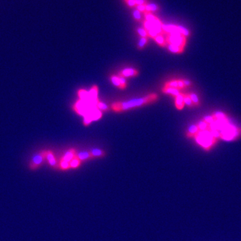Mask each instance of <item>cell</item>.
<instances>
[{
  "label": "cell",
  "instance_id": "cell-27",
  "mask_svg": "<svg viewBox=\"0 0 241 241\" xmlns=\"http://www.w3.org/2000/svg\"><path fill=\"white\" fill-rule=\"evenodd\" d=\"M60 167L62 169H64V170L68 169L70 168V162L61 160L60 163Z\"/></svg>",
  "mask_w": 241,
  "mask_h": 241
},
{
  "label": "cell",
  "instance_id": "cell-34",
  "mask_svg": "<svg viewBox=\"0 0 241 241\" xmlns=\"http://www.w3.org/2000/svg\"><path fill=\"white\" fill-rule=\"evenodd\" d=\"M182 81H183V82H184V85H185V86L186 87H187V86H191V85H192V82H191L190 81H188V80H184V79H182Z\"/></svg>",
  "mask_w": 241,
  "mask_h": 241
},
{
  "label": "cell",
  "instance_id": "cell-32",
  "mask_svg": "<svg viewBox=\"0 0 241 241\" xmlns=\"http://www.w3.org/2000/svg\"><path fill=\"white\" fill-rule=\"evenodd\" d=\"M136 5L138 6H142L146 5V0H135Z\"/></svg>",
  "mask_w": 241,
  "mask_h": 241
},
{
  "label": "cell",
  "instance_id": "cell-29",
  "mask_svg": "<svg viewBox=\"0 0 241 241\" xmlns=\"http://www.w3.org/2000/svg\"><path fill=\"white\" fill-rule=\"evenodd\" d=\"M133 16H134V19L137 21H141V12L138 10H135L134 11H133Z\"/></svg>",
  "mask_w": 241,
  "mask_h": 241
},
{
  "label": "cell",
  "instance_id": "cell-24",
  "mask_svg": "<svg viewBox=\"0 0 241 241\" xmlns=\"http://www.w3.org/2000/svg\"><path fill=\"white\" fill-rule=\"evenodd\" d=\"M96 106L99 109H100L103 112H106L109 110V107H108L105 103L100 102V101L97 102Z\"/></svg>",
  "mask_w": 241,
  "mask_h": 241
},
{
  "label": "cell",
  "instance_id": "cell-20",
  "mask_svg": "<svg viewBox=\"0 0 241 241\" xmlns=\"http://www.w3.org/2000/svg\"><path fill=\"white\" fill-rule=\"evenodd\" d=\"M188 94V96L190 97L191 100L192 101L193 103L194 104L195 107H198L199 105H200V101H199V99L196 94L191 93V94Z\"/></svg>",
  "mask_w": 241,
  "mask_h": 241
},
{
  "label": "cell",
  "instance_id": "cell-30",
  "mask_svg": "<svg viewBox=\"0 0 241 241\" xmlns=\"http://www.w3.org/2000/svg\"><path fill=\"white\" fill-rule=\"evenodd\" d=\"M177 85H178V89L179 90H182L183 89L185 88V85L184 84V82H183L182 80H177Z\"/></svg>",
  "mask_w": 241,
  "mask_h": 241
},
{
  "label": "cell",
  "instance_id": "cell-16",
  "mask_svg": "<svg viewBox=\"0 0 241 241\" xmlns=\"http://www.w3.org/2000/svg\"><path fill=\"white\" fill-rule=\"evenodd\" d=\"M157 42V44L160 45L161 47H166L167 46V43L165 38H164L162 35H158L155 38H153Z\"/></svg>",
  "mask_w": 241,
  "mask_h": 241
},
{
  "label": "cell",
  "instance_id": "cell-25",
  "mask_svg": "<svg viewBox=\"0 0 241 241\" xmlns=\"http://www.w3.org/2000/svg\"><path fill=\"white\" fill-rule=\"evenodd\" d=\"M137 32H138V34L141 37V38H147L149 36L147 31L144 28H138L137 29Z\"/></svg>",
  "mask_w": 241,
  "mask_h": 241
},
{
  "label": "cell",
  "instance_id": "cell-21",
  "mask_svg": "<svg viewBox=\"0 0 241 241\" xmlns=\"http://www.w3.org/2000/svg\"><path fill=\"white\" fill-rule=\"evenodd\" d=\"M81 161L78 160L77 157H75L72 161H70V168H77L81 165Z\"/></svg>",
  "mask_w": 241,
  "mask_h": 241
},
{
  "label": "cell",
  "instance_id": "cell-18",
  "mask_svg": "<svg viewBox=\"0 0 241 241\" xmlns=\"http://www.w3.org/2000/svg\"><path fill=\"white\" fill-rule=\"evenodd\" d=\"M147 43H148L147 38H141L138 42L137 48H138V50H142L145 47V46L147 44Z\"/></svg>",
  "mask_w": 241,
  "mask_h": 241
},
{
  "label": "cell",
  "instance_id": "cell-14",
  "mask_svg": "<svg viewBox=\"0 0 241 241\" xmlns=\"http://www.w3.org/2000/svg\"><path fill=\"white\" fill-rule=\"evenodd\" d=\"M78 95L79 98L81 99V100L85 101L86 100H88V99L90 98V95L89 91H86L85 90H79L78 92Z\"/></svg>",
  "mask_w": 241,
  "mask_h": 241
},
{
  "label": "cell",
  "instance_id": "cell-6",
  "mask_svg": "<svg viewBox=\"0 0 241 241\" xmlns=\"http://www.w3.org/2000/svg\"><path fill=\"white\" fill-rule=\"evenodd\" d=\"M184 94L181 93L175 97V106L177 110H182L184 109L185 103L184 101Z\"/></svg>",
  "mask_w": 241,
  "mask_h": 241
},
{
  "label": "cell",
  "instance_id": "cell-15",
  "mask_svg": "<svg viewBox=\"0 0 241 241\" xmlns=\"http://www.w3.org/2000/svg\"><path fill=\"white\" fill-rule=\"evenodd\" d=\"M47 159L48 160L49 164L52 166H55L56 164V161L55 157V156H54L53 153L51 151H46V156Z\"/></svg>",
  "mask_w": 241,
  "mask_h": 241
},
{
  "label": "cell",
  "instance_id": "cell-26",
  "mask_svg": "<svg viewBox=\"0 0 241 241\" xmlns=\"http://www.w3.org/2000/svg\"><path fill=\"white\" fill-rule=\"evenodd\" d=\"M177 28H178V30H179V32L181 34L186 37H188L190 36V32L188 29H186V28L180 26H177Z\"/></svg>",
  "mask_w": 241,
  "mask_h": 241
},
{
  "label": "cell",
  "instance_id": "cell-2",
  "mask_svg": "<svg viewBox=\"0 0 241 241\" xmlns=\"http://www.w3.org/2000/svg\"><path fill=\"white\" fill-rule=\"evenodd\" d=\"M197 143L206 149H208L216 142V138L211 134L209 130L199 131L194 135Z\"/></svg>",
  "mask_w": 241,
  "mask_h": 241
},
{
  "label": "cell",
  "instance_id": "cell-8",
  "mask_svg": "<svg viewBox=\"0 0 241 241\" xmlns=\"http://www.w3.org/2000/svg\"><path fill=\"white\" fill-rule=\"evenodd\" d=\"M75 157H76V149H70L65 153V155L63 156V157H62V160L68 162H70V161H72Z\"/></svg>",
  "mask_w": 241,
  "mask_h": 241
},
{
  "label": "cell",
  "instance_id": "cell-11",
  "mask_svg": "<svg viewBox=\"0 0 241 241\" xmlns=\"http://www.w3.org/2000/svg\"><path fill=\"white\" fill-rule=\"evenodd\" d=\"M91 155L93 156V158L94 157H104L105 156L106 153L104 151L103 149H93L92 150L90 151Z\"/></svg>",
  "mask_w": 241,
  "mask_h": 241
},
{
  "label": "cell",
  "instance_id": "cell-5",
  "mask_svg": "<svg viewBox=\"0 0 241 241\" xmlns=\"http://www.w3.org/2000/svg\"><path fill=\"white\" fill-rule=\"evenodd\" d=\"M139 72L135 68H125L119 72V77H134L139 75Z\"/></svg>",
  "mask_w": 241,
  "mask_h": 241
},
{
  "label": "cell",
  "instance_id": "cell-1",
  "mask_svg": "<svg viewBox=\"0 0 241 241\" xmlns=\"http://www.w3.org/2000/svg\"><path fill=\"white\" fill-rule=\"evenodd\" d=\"M159 99V96L157 93H151L141 98L134 99L130 101L123 102H116L111 105V110L115 113L127 111L138 107H141L149 104L156 102Z\"/></svg>",
  "mask_w": 241,
  "mask_h": 241
},
{
  "label": "cell",
  "instance_id": "cell-28",
  "mask_svg": "<svg viewBox=\"0 0 241 241\" xmlns=\"http://www.w3.org/2000/svg\"><path fill=\"white\" fill-rule=\"evenodd\" d=\"M119 81H120V86H121L122 90L125 89L127 88V85L125 78L121 77H119Z\"/></svg>",
  "mask_w": 241,
  "mask_h": 241
},
{
  "label": "cell",
  "instance_id": "cell-9",
  "mask_svg": "<svg viewBox=\"0 0 241 241\" xmlns=\"http://www.w3.org/2000/svg\"><path fill=\"white\" fill-rule=\"evenodd\" d=\"M89 95H90V99L92 100L94 102L95 105H97V102L99 101L97 99V95H98V86L97 85H94L92 89H91L89 91Z\"/></svg>",
  "mask_w": 241,
  "mask_h": 241
},
{
  "label": "cell",
  "instance_id": "cell-33",
  "mask_svg": "<svg viewBox=\"0 0 241 241\" xmlns=\"http://www.w3.org/2000/svg\"><path fill=\"white\" fill-rule=\"evenodd\" d=\"M137 10L141 11H145V5L142 6H137Z\"/></svg>",
  "mask_w": 241,
  "mask_h": 241
},
{
  "label": "cell",
  "instance_id": "cell-4",
  "mask_svg": "<svg viewBox=\"0 0 241 241\" xmlns=\"http://www.w3.org/2000/svg\"><path fill=\"white\" fill-rule=\"evenodd\" d=\"M46 156V151H42L35 155L32 157V160L30 165V168L34 169L39 167L40 165L42 164V162L44 160V157Z\"/></svg>",
  "mask_w": 241,
  "mask_h": 241
},
{
  "label": "cell",
  "instance_id": "cell-19",
  "mask_svg": "<svg viewBox=\"0 0 241 241\" xmlns=\"http://www.w3.org/2000/svg\"><path fill=\"white\" fill-rule=\"evenodd\" d=\"M110 79H111V82L113 83V85H115L116 87H117V88L121 89V86H120V81H119V77L117 76H111L110 77Z\"/></svg>",
  "mask_w": 241,
  "mask_h": 241
},
{
  "label": "cell",
  "instance_id": "cell-7",
  "mask_svg": "<svg viewBox=\"0 0 241 241\" xmlns=\"http://www.w3.org/2000/svg\"><path fill=\"white\" fill-rule=\"evenodd\" d=\"M162 92L165 94H170L173 96V97H177V95H179L182 93L180 92V90L177 89H174V88H168V87H164L162 89Z\"/></svg>",
  "mask_w": 241,
  "mask_h": 241
},
{
  "label": "cell",
  "instance_id": "cell-31",
  "mask_svg": "<svg viewBox=\"0 0 241 241\" xmlns=\"http://www.w3.org/2000/svg\"><path fill=\"white\" fill-rule=\"evenodd\" d=\"M125 1L126 2L127 6L129 7H134L136 5L135 0H125Z\"/></svg>",
  "mask_w": 241,
  "mask_h": 241
},
{
  "label": "cell",
  "instance_id": "cell-13",
  "mask_svg": "<svg viewBox=\"0 0 241 241\" xmlns=\"http://www.w3.org/2000/svg\"><path fill=\"white\" fill-rule=\"evenodd\" d=\"M168 49L170 52L175 53V54H181L184 52V50L180 47L176 46H174L172 44H168Z\"/></svg>",
  "mask_w": 241,
  "mask_h": 241
},
{
  "label": "cell",
  "instance_id": "cell-23",
  "mask_svg": "<svg viewBox=\"0 0 241 241\" xmlns=\"http://www.w3.org/2000/svg\"><path fill=\"white\" fill-rule=\"evenodd\" d=\"M164 87H168V88H174V89H178L177 81V80H173V81L166 82L165 84L164 85Z\"/></svg>",
  "mask_w": 241,
  "mask_h": 241
},
{
  "label": "cell",
  "instance_id": "cell-17",
  "mask_svg": "<svg viewBox=\"0 0 241 241\" xmlns=\"http://www.w3.org/2000/svg\"><path fill=\"white\" fill-rule=\"evenodd\" d=\"M199 129L197 125H192L188 129V131L187 132L186 135L189 137V138H191V137H193L196 135Z\"/></svg>",
  "mask_w": 241,
  "mask_h": 241
},
{
  "label": "cell",
  "instance_id": "cell-3",
  "mask_svg": "<svg viewBox=\"0 0 241 241\" xmlns=\"http://www.w3.org/2000/svg\"><path fill=\"white\" fill-rule=\"evenodd\" d=\"M165 41L166 43L168 44H172L184 49L186 43V37L179 32H172L169 33V35L168 38L165 39Z\"/></svg>",
  "mask_w": 241,
  "mask_h": 241
},
{
  "label": "cell",
  "instance_id": "cell-12",
  "mask_svg": "<svg viewBox=\"0 0 241 241\" xmlns=\"http://www.w3.org/2000/svg\"><path fill=\"white\" fill-rule=\"evenodd\" d=\"M160 10V7L156 3H149L145 5V12L150 13L151 11H157Z\"/></svg>",
  "mask_w": 241,
  "mask_h": 241
},
{
  "label": "cell",
  "instance_id": "cell-10",
  "mask_svg": "<svg viewBox=\"0 0 241 241\" xmlns=\"http://www.w3.org/2000/svg\"><path fill=\"white\" fill-rule=\"evenodd\" d=\"M76 157H77L81 161L93 158V157L91 155L90 151H82L78 153L77 155H76Z\"/></svg>",
  "mask_w": 241,
  "mask_h": 241
},
{
  "label": "cell",
  "instance_id": "cell-22",
  "mask_svg": "<svg viewBox=\"0 0 241 241\" xmlns=\"http://www.w3.org/2000/svg\"><path fill=\"white\" fill-rule=\"evenodd\" d=\"M184 101L185 105L187 106H188L189 107H195L194 104L193 103L192 101L191 100L190 97L188 96V94H184Z\"/></svg>",
  "mask_w": 241,
  "mask_h": 241
}]
</instances>
